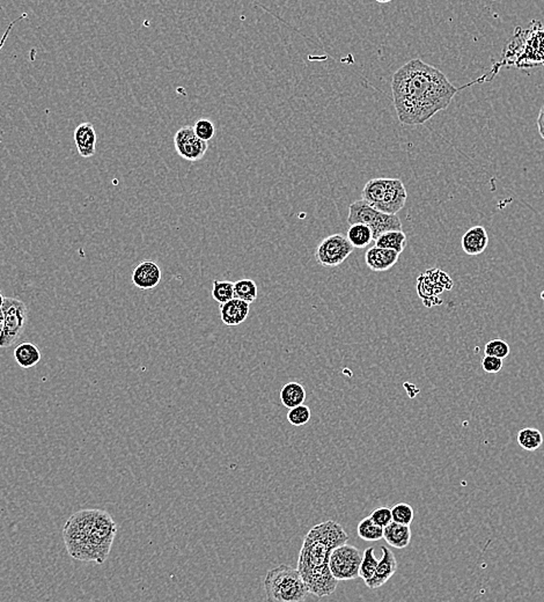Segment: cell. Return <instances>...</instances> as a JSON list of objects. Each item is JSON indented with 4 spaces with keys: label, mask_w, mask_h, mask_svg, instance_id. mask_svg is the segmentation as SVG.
<instances>
[{
    "label": "cell",
    "mask_w": 544,
    "mask_h": 602,
    "mask_svg": "<svg viewBox=\"0 0 544 602\" xmlns=\"http://www.w3.org/2000/svg\"><path fill=\"white\" fill-rule=\"evenodd\" d=\"M392 92L400 122L419 125L448 108L458 89L439 69L416 58L394 73Z\"/></svg>",
    "instance_id": "cell-1"
},
{
    "label": "cell",
    "mask_w": 544,
    "mask_h": 602,
    "mask_svg": "<svg viewBox=\"0 0 544 602\" xmlns=\"http://www.w3.org/2000/svg\"><path fill=\"white\" fill-rule=\"evenodd\" d=\"M347 540L343 526L334 520L318 523L306 534L296 569L313 596H331L337 589L338 580L331 574L329 561L332 550Z\"/></svg>",
    "instance_id": "cell-2"
},
{
    "label": "cell",
    "mask_w": 544,
    "mask_h": 602,
    "mask_svg": "<svg viewBox=\"0 0 544 602\" xmlns=\"http://www.w3.org/2000/svg\"><path fill=\"white\" fill-rule=\"evenodd\" d=\"M265 591L267 601L276 602H303L309 594L298 569L289 565H278L267 571Z\"/></svg>",
    "instance_id": "cell-3"
},
{
    "label": "cell",
    "mask_w": 544,
    "mask_h": 602,
    "mask_svg": "<svg viewBox=\"0 0 544 602\" xmlns=\"http://www.w3.org/2000/svg\"><path fill=\"white\" fill-rule=\"evenodd\" d=\"M98 510H81L72 514L63 530L64 542L71 557L78 561H92L93 530Z\"/></svg>",
    "instance_id": "cell-4"
},
{
    "label": "cell",
    "mask_w": 544,
    "mask_h": 602,
    "mask_svg": "<svg viewBox=\"0 0 544 602\" xmlns=\"http://www.w3.org/2000/svg\"><path fill=\"white\" fill-rule=\"evenodd\" d=\"M361 197L381 212L398 215L407 203V193L400 178H376L365 184Z\"/></svg>",
    "instance_id": "cell-5"
},
{
    "label": "cell",
    "mask_w": 544,
    "mask_h": 602,
    "mask_svg": "<svg viewBox=\"0 0 544 602\" xmlns=\"http://www.w3.org/2000/svg\"><path fill=\"white\" fill-rule=\"evenodd\" d=\"M347 220L350 225L364 224L369 226L374 241L385 232L402 231L401 219L398 215L381 212L363 198L351 204Z\"/></svg>",
    "instance_id": "cell-6"
},
{
    "label": "cell",
    "mask_w": 544,
    "mask_h": 602,
    "mask_svg": "<svg viewBox=\"0 0 544 602\" xmlns=\"http://www.w3.org/2000/svg\"><path fill=\"white\" fill-rule=\"evenodd\" d=\"M4 328L0 333V348H10L23 336L25 321L28 315V308L25 302L19 299L6 297L4 300Z\"/></svg>",
    "instance_id": "cell-7"
},
{
    "label": "cell",
    "mask_w": 544,
    "mask_h": 602,
    "mask_svg": "<svg viewBox=\"0 0 544 602\" xmlns=\"http://www.w3.org/2000/svg\"><path fill=\"white\" fill-rule=\"evenodd\" d=\"M117 530V523H115L112 516L107 511L98 510L93 530L91 562H94L96 564H103L107 561Z\"/></svg>",
    "instance_id": "cell-8"
},
{
    "label": "cell",
    "mask_w": 544,
    "mask_h": 602,
    "mask_svg": "<svg viewBox=\"0 0 544 602\" xmlns=\"http://www.w3.org/2000/svg\"><path fill=\"white\" fill-rule=\"evenodd\" d=\"M363 552L354 545H338L332 550L329 561L331 574L338 581L359 578V569Z\"/></svg>",
    "instance_id": "cell-9"
},
{
    "label": "cell",
    "mask_w": 544,
    "mask_h": 602,
    "mask_svg": "<svg viewBox=\"0 0 544 602\" xmlns=\"http://www.w3.org/2000/svg\"><path fill=\"white\" fill-rule=\"evenodd\" d=\"M354 249L345 235L336 233L320 242L316 249V260L325 268H336L349 259Z\"/></svg>",
    "instance_id": "cell-10"
},
{
    "label": "cell",
    "mask_w": 544,
    "mask_h": 602,
    "mask_svg": "<svg viewBox=\"0 0 544 602\" xmlns=\"http://www.w3.org/2000/svg\"><path fill=\"white\" fill-rule=\"evenodd\" d=\"M174 146L178 156L191 162L202 160L209 149L207 142L199 140L195 133L194 127L190 125L180 127L176 131Z\"/></svg>",
    "instance_id": "cell-11"
},
{
    "label": "cell",
    "mask_w": 544,
    "mask_h": 602,
    "mask_svg": "<svg viewBox=\"0 0 544 602\" xmlns=\"http://www.w3.org/2000/svg\"><path fill=\"white\" fill-rule=\"evenodd\" d=\"M381 552L382 557L378 563L374 576L365 581L366 586L371 590H376L385 585L398 570V561L394 554L387 547H382Z\"/></svg>",
    "instance_id": "cell-12"
},
{
    "label": "cell",
    "mask_w": 544,
    "mask_h": 602,
    "mask_svg": "<svg viewBox=\"0 0 544 602\" xmlns=\"http://www.w3.org/2000/svg\"><path fill=\"white\" fill-rule=\"evenodd\" d=\"M132 282L140 290H152L161 282V269L153 261H144L134 268Z\"/></svg>",
    "instance_id": "cell-13"
},
{
    "label": "cell",
    "mask_w": 544,
    "mask_h": 602,
    "mask_svg": "<svg viewBox=\"0 0 544 602\" xmlns=\"http://www.w3.org/2000/svg\"><path fill=\"white\" fill-rule=\"evenodd\" d=\"M398 257L400 254L398 251L374 246L369 248L365 254V262L372 271L381 273L392 269L393 266L398 263Z\"/></svg>",
    "instance_id": "cell-14"
},
{
    "label": "cell",
    "mask_w": 544,
    "mask_h": 602,
    "mask_svg": "<svg viewBox=\"0 0 544 602\" xmlns=\"http://www.w3.org/2000/svg\"><path fill=\"white\" fill-rule=\"evenodd\" d=\"M74 144L81 158H91L96 154V129L92 123H81L74 130Z\"/></svg>",
    "instance_id": "cell-15"
},
{
    "label": "cell",
    "mask_w": 544,
    "mask_h": 602,
    "mask_svg": "<svg viewBox=\"0 0 544 602\" xmlns=\"http://www.w3.org/2000/svg\"><path fill=\"white\" fill-rule=\"evenodd\" d=\"M250 312V304L240 299L233 298L226 304L220 306V317L227 326H236L243 324Z\"/></svg>",
    "instance_id": "cell-16"
},
{
    "label": "cell",
    "mask_w": 544,
    "mask_h": 602,
    "mask_svg": "<svg viewBox=\"0 0 544 602\" xmlns=\"http://www.w3.org/2000/svg\"><path fill=\"white\" fill-rule=\"evenodd\" d=\"M489 244V235L483 226H474L462 237V249L467 255L476 256L484 253Z\"/></svg>",
    "instance_id": "cell-17"
},
{
    "label": "cell",
    "mask_w": 544,
    "mask_h": 602,
    "mask_svg": "<svg viewBox=\"0 0 544 602\" xmlns=\"http://www.w3.org/2000/svg\"><path fill=\"white\" fill-rule=\"evenodd\" d=\"M383 539L394 548H407L411 542L410 526L392 521L383 528Z\"/></svg>",
    "instance_id": "cell-18"
},
{
    "label": "cell",
    "mask_w": 544,
    "mask_h": 602,
    "mask_svg": "<svg viewBox=\"0 0 544 602\" xmlns=\"http://www.w3.org/2000/svg\"><path fill=\"white\" fill-rule=\"evenodd\" d=\"M41 351L34 343H21L14 350V358L20 368H34L41 361Z\"/></svg>",
    "instance_id": "cell-19"
},
{
    "label": "cell",
    "mask_w": 544,
    "mask_h": 602,
    "mask_svg": "<svg viewBox=\"0 0 544 602\" xmlns=\"http://www.w3.org/2000/svg\"><path fill=\"white\" fill-rule=\"evenodd\" d=\"M280 401L287 409L303 404L306 401V390L299 382H289L280 390Z\"/></svg>",
    "instance_id": "cell-20"
},
{
    "label": "cell",
    "mask_w": 544,
    "mask_h": 602,
    "mask_svg": "<svg viewBox=\"0 0 544 602\" xmlns=\"http://www.w3.org/2000/svg\"><path fill=\"white\" fill-rule=\"evenodd\" d=\"M376 247L392 249L401 254L407 246V235L403 231H388L382 233L379 238L374 241Z\"/></svg>",
    "instance_id": "cell-21"
},
{
    "label": "cell",
    "mask_w": 544,
    "mask_h": 602,
    "mask_svg": "<svg viewBox=\"0 0 544 602\" xmlns=\"http://www.w3.org/2000/svg\"><path fill=\"white\" fill-rule=\"evenodd\" d=\"M347 240L350 241V244L354 246V248L363 249V248L369 247V244H372L373 233L369 226L364 224H354L350 226V229L347 231Z\"/></svg>",
    "instance_id": "cell-22"
},
{
    "label": "cell",
    "mask_w": 544,
    "mask_h": 602,
    "mask_svg": "<svg viewBox=\"0 0 544 602\" xmlns=\"http://www.w3.org/2000/svg\"><path fill=\"white\" fill-rule=\"evenodd\" d=\"M257 285L250 278L240 279L234 283V298L253 304L257 299Z\"/></svg>",
    "instance_id": "cell-23"
},
{
    "label": "cell",
    "mask_w": 544,
    "mask_h": 602,
    "mask_svg": "<svg viewBox=\"0 0 544 602\" xmlns=\"http://www.w3.org/2000/svg\"><path fill=\"white\" fill-rule=\"evenodd\" d=\"M518 443L526 450H536L543 444V436L538 428H522L518 433Z\"/></svg>",
    "instance_id": "cell-24"
},
{
    "label": "cell",
    "mask_w": 544,
    "mask_h": 602,
    "mask_svg": "<svg viewBox=\"0 0 544 602\" xmlns=\"http://www.w3.org/2000/svg\"><path fill=\"white\" fill-rule=\"evenodd\" d=\"M358 535L365 541H379L383 539V528L376 525L371 518H365L358 525Z\"/></svg>",
    "instance_id": "cell-25"
},
{
    "label": "cell",
    "mask_w": 544,
    "mask_h": 602,
    "mask_svg": "<svg viewBox=\"0 0 544 602\" xmlns=\"http://www.w3.org/2000/svg\"><path fill=\"white\" fill-rule=\"evenodd\" d=\"M212 298L218 304H226L227 301L234 298V283L228 280H214L212 284Z\"/></svg>",
    "instance_id": "cell-26"
},
{
    "label": "cell",
    "mask_w": 544,
    "mask_h": 602,
    "mask_svg": "<svg viewBox=\"0 0 544 602\" xmlns=\"http://www.w3.org/2000/svg\"><path fill=\"white\" fill-rule=\"evenodd\" d=\"M378 563H379V561L376 560V555H374V548H372V547L367 548L363 552V560H361L359 569V578H361L364 581L371 579L374 576Z\"/></svg>",
    "instance_id": "cell-27"
},
{
    "label": "cell",
    "mask_w": 544,
    "mask_h": 602,
    "mask_svg": "<svg viewBox=\"0 0 544 602\" xmlns=\"http://www.w3.org/2000/svg\"><path fill=\"white\" fill-rule=\"evenodd\" d=\"M311 416H312V412H311L309 407L300 404V406L289 409L287 421L293 426H303L311 421Z\"/></svg>",
    "instance_id": "cell-28"
},
{
    "label": "cell",
    "mask_w": 544,
    "mask_h": 602,
    "mask_svg": "<svg viewBox=\"0 0 544 602\" xmlns=\"http://www.w3.org/2000/svg\"><path fill=\"white\" fill-rule=\"evenodd\" d=\"M393 521L410 526L414 521V509L407 503H398L392 507Z\"/></svg>",
    "instance_id": "cell-29"
},
{
    "label": "cell",
    "mask_w": 544,
    "mask_h": 602,
    "mask_svg": "<svg viewBox=\"0 0 544 602\" xmlns=\"http://www.w3.org/2000/svg\"><path fill=\"white\" fill-rule=\"evenodd\" d=\"M509 351H511V349H509V343L500 339H491L484 346L485 355L492 356V357L500 359L507 358V356L509 355Z\"/></svg>",
    "instance_id": "cell-30"
},
{
    "label": "cell",
    "mask_w": 544,
    "mask_h": 602,
    "mask_svg": "<svg viewBox=\"0 0 544 602\" xmlns=\"http://www.w3.org/2000/svg\"><path fill=\"white\" fill-rule=\"evenodd\" d=\"M192 127H194L196 136L199 140H204V142H209V140H212L214 133H216L214 124L210 120H207V118H201V120H196V123H195Z\"/></svg>",
    "instance_id": "cell-31"
},
{
    "label": "cell",
    "mask_w": 544,
    "mask_h": 602,
    "mask_svg": "<svg viewBox=\"0 0 544 602\" xmlns=\"http://www.w3.org/2000/svg\"><path fill=\"white\" fill-rule=\"evenodd\" d=\"M369 518L376 525H379L382 528H385L387 525H389L393 521L392 509H389V507H379V509H376V510L373 511L372 514L369 516Z\"/></svg>",
    "instance_id": "cell-32"
},
{
    "label": "cell",
    "mask_w": 544,
    "mask_h": 602,
    "mask_svg": "<svg viewBox=\"0 0 544 602\" xmlns=\"http://www.w3.org/2000/svg\"><path fill=\"white\" fill-rule=\"evenodd\" d=\"M482 368L487 373H498L503 368V359L485 355L482 360Z\"/></svg>",
    "instance_id": "cell-33"
},
{
    "label": "cell",
    "mask_w": 544,
    "mask_h": 602,
    "mask_svg": "<svg viewBox=\"0 0 544 602\" xmlns=\"http://www.w3.org/2000/svg\"><path fill=\"white\" fill-rule=\"evenodd\" d=\"M538 129L540 136H541L542 140H544V106L542 107L541 110H540V114H538Z\"/></svg>",
    "instance_id": "cell-34"
},
{
    "label": "cell",
    "mask_w": 544,
    "mask_h": 602,
    "mask_svg": "<svg viewBox=\"0 0 544 602\" xmlns=\"http://www.w3.org/2000/svg\"><path fill=\"white\" fill-rule=\"evenodd\" d=\"M4 321H5V319H4L3 309H1V308H0V333H1V331H3Z\"/></svg>",
    "instance_id": "cell-35"
},
{
    "label": "cell",
    "mask_w": 544,
    "mask_h": 602,
    "mask_svg": "<svg viewBox=\"0 0 544 602\" xmlns=\"http://www.w3.org/2000/svg\"><path fill=\"white\" fill-rule=\"evenodd\" d=\"M4 300H5V297L0 293V308L3 307Z\"/></svg>",
    "instance_id": "cell-36"
},
{
    "label": "cell",
    "mask_w": 544,
    "mask_h": 602,
    "mask_svg": "<svg viewBox=\"0 0 544 602\" xmlns=\"http://www.w3.org/2000/svg\"><path fill=\"white\" fill-rule=\"evenodd\" d=\"M376 1H378V3H380V4H386V3H390V1H392V0H376Z\"/></svg>",
    "instance_id": "cell-37"
}]
</instances>
